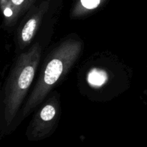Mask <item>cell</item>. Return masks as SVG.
Here are the masks:
<instances>
[{
    "label": "cell",
    "instance_id": "3957f363",
    "mask_svg": "<svg viewBox=\"0 0 147 147\" xmlns=\"http://www.w3.org/2000/svg\"><path fill=\"white\" fill-rule=\"evenodd\" d=\"M60 100L58 95L49 98L36 113L26 131L30 142H39L50 137L56 130L60 119Z\"/></svg>",
    "mask_w": 147,
    "mask_h": 147
},
{
    "label": "cell",
    "instance_id": "6da1fadb",
    "mask_svg": "<svg viewBox=\"0 0 147 147\" xmlns=\"http://www.w3.org/2000/svg\"><path fill=\"white\" fill-rule=\"evenodd\" d=\"M82 50L81 40L70 37L62 42L50 53L35 86L24 106L21 120L29 116L38 105L42 103L53 87L75 64Z\"/></svg>",
    "mask_w": 147,
    "mask_h": 147
},
{
    "label": "cell",
    "instance_id": "277c9868",
    "mask_svg": "<svg viewBox=\"0 0 147 147\" xmlns=\"http://www.w3.org/2000/svg\"><path fill=\"white\" fill-rule=\"evenodd\" d=\"M49 7L50 1L44 0L38 7L33 9L25 22L20 27L17 34V45L20 49H24L31 43L48 11Z\"/></svg>",
    "mask_w": 147,
    "mask_h": 147
},
{
    "label": "cell",
    "instance_id": "ba28073f",
    "mask_svg": "<svg viewBox=\"0 0 147 147\" xmlns=\"http://www.w3.org/2000/svg\"><path fill=\"white\" fill-rule=\"evenodd\" d=\"M35 1L36 0H11L13 5L14 6L20 16L24 14L27 10L30 9Z\"/></svg>",
    "mask_w": 147,
    "mask_h": 147
},
{
    "label": "cell",
    "instance_id": "8992f818",
    "mask_svg": "<svg viewBox=\"0 0 147 147\" xmlns=\"http://www.w3.org/2000/svg\"><path fill=\"white\" fill-rule=\"evenodd\" d=\"M1 8L4 14V22L7 27H11L17 23L20 17L11 0H0Z\"/></svg>",
    "mask_w": 147,
    "mask_h": 147
},
{
    "label": "cell",
    "instance_id": "52a82bcc",
    "mask_svg": "<svg viewBox=\"0 0 147 147\" xmlns=\"http://www.w3.org/2000/svg\"><path fill=\"white\" fill-rule=\"evenodd\" d=\"M106 72L99 69H93L89 73L88 80L93 86H100L107 80Z\"/></svg>",
    "mask_w": 147,
    "mask_h": 147
},
{
    "label": "cell",
    "instance_id": "7a4b0ae2",
    "mask_svg": "<svg viewBox=\"0 0 147 147\" xmlns=\"http://www.w3.org/2000/svg\"><path fill=\"white\" fill-rule=\"evenodd\" d=\"M42 54L38 42L23 53L16 60L6 82L3 97L4 129L1 136L9 134L22 103L32 86Z\"/></svg>",
    "mask_w": 147,
    "mask_h": 147
},
{
    "label": "cell",
    "instance_id": "9c48e42d",
    "mask_svg": "<svg viewBox=\"0 0 147 147\" xmlns=\"http://www.w3.org/2000/svg\"><path fill=\"white\" fill-rule=\"evenodd\" d=\"M46 1H50V0H46Z\"/></svg>",
    "mask_w": 147,
    "mask_h": 147
},
{
    "label": "cell",
    "instance_id": "5b68a950",
    "mask_svg": "<svg viewBox=\"0 0 147 147\" xmlns=\"http://www.w3.org/2000/svg\"><path fill=\"white\" fill-rule=\"evenodd\" d=\"M106 0H78L71 11L73 18L81 17L98 8Z\"/></svg>",
    "mask_w": 147,
    "mask_h": 147
}]
</instances>
